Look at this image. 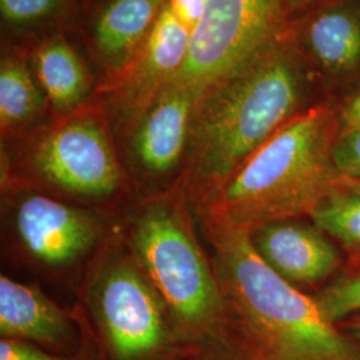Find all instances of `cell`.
<instances>
[{
    "label": "cell",
    "instance_id": "cell-22",
    "mask_svg": "<svg viewBox=\"0 0 360 360\" xmlns=\"http://www.w3.org/2000/svg\"><path fill=\"white\" fill-rule=\"evenodd\" d=\"M360 129V92L348 102L339 117V134Z\"/></svg>",
    "mask_w": 360,
    "mask_h": 360
},
{
    "label": "cell",
    "instance_id": "cell-5",
    "mask_svg": "<svg viewBox=\"0 0 360 360\" xmlns=\"http://www.w3.org/2000/svg\"><path fill=\"white\" fill-rule=\"evenodd\" d=\"M13 142V150L1 146L0 180L116 217L138 198L102 104H86Z\"/></svg>",
    "mask_w": 360,
    "mask_h": 360
},
{
    "label": "cell",
    "instance_id": "cell-6",
    "mask_svg": "<svg viewBox=\"0 0 360 360\" xmlns=\"http://www.w3.org/2000/svg\"><path fill=\"white\" fill-rule=\"evenodd\" d=\"M3 260L32 278L75 294L115 235L119 217L77 206L11 180H0Z\"/></svg>",
    "mask_w": 360,
    "mask_h": 360
},
{
    "label": "cell",
    "instance_id": "cell-9",
    "mask_svg": "<svg viewBox=\"0 0 360 360\" xmlns=\"http://www.w3.org/2000/svg\"><path fill=\"white\" fill-rule=\"evenodd\" d=\"M191 32L165 3L141 51L107 98L104 110L117 139L153 103L180 71L190 50Z\"/></svg>",
    "mask_w": 360,
    "mask_h": 360
},
{
    "label": "cell",
    "instance_id": "cell-23",
    "mask_svg": "<svg viewBox=\"0 0 360 360\" xmlns=\"http://www.w3.org/2000/svg\"><path fill=\"white\" fill-rule=\"evenodd\" d=\"M343 334L347 336L348 339L360 347V315L354 316L348 322L343 324Z\"/></svg>",
    "mask_w": 360,
    "mask_h": 360
},
{
    "label": "cell",
    "instance_id": "cell-19",
    "mask_svg": "<svg viewBox=\"0 0 360 360\" xmlns=\"http://www.w3.org/2000/svg\"><path fill=\"white\" fill-rule=\"evenodd\" d=\"M245 348L223 342H188L168 360H247Z\"/></svg>",
    "mask_w": 360,
    "mask_h": 360
},
{
    "label": "cell",
    "instance_id": "cell-2",
    "mask_svg": "<svg viewBox=\"0 0 360 360\" xmlns=\"http://www.w3.org/2000/svg\"><path fill=\"white\" fill-rule=\"evenodd\" d=\"M210 245L233 328L250 356L263 360H360V349L324 319L314 297L260 259L250 231L196 219Z\"/></svg>",
    "mask_w": 360,
    "mask_h": 360
},
{
    "label": "cell",
    "instance_id": "cell-16",
    "mask_svg": "<svg viewBox=\"0 0 360 360\" xmlns=\"http://www.w3.org/2000/svg\"><path fill=\"white\" fill-rule=\"evenodd\" d=\"M322 231L349 250H360V195L343 186L326 198L309 215Z\"/></svg>",
    "mask_w": 360,
    "mask_h": 360
},
{
    "label": "cell",
    "instance_id": "cell-14",
    "mask_svg": "<svg viewBox=\"0 0 360 360\" xmlns=\"http://www.w3.org/2000/svg\"><path fill=\"white\" fill-rule=\"evenodd\" d=\"M306 43L323 70L342 74L360 65V6L345 1L316 13L306 30Z\"/></svg>",
    "mask_w": 360,
    "mask_h": 360
},
{
    "label": "cell",
    "instance_id": "cell-7",
    "mask_svg": "<svg viewBox=\"0 0 360 360\" xmlns=\"http://www.w3.org/2000/svg\"><path fill=\"white\" fill-rule=\"evenodd\" d=\"M283 0H208L191 34L187 59L172 80L199 94L231 75L266 49Z\"/></svg>",
    "mask_w": 360,
    "mask_h": 360
},
{
    "label": "cell",
    "instance_id": "cell-15",
    "mask_svg": "<svg viewBox=\"0 0 360 360\" xmlns=\"http://www.w3.org/2000/svg\"><path fill=\"white\" fill-rule=\"evenodd\" d=\"M51 117L46 94L26 65L6 58L0 68V129L3 142L22 138L40 129Z\"/></svg>",
    "mask_w": 360,
    "mask_h": 360
},
{
    "label": "cell",
    "instance_id": "cell-4",
    "mask_svg": "<svg viewBox=\"0 0 360 360\" xmlns=\"http://www.w3.org/2000/svg\"><path fill=\"white\" fill-rule=\"evenodd\" d=\"M334 144L328 108L297 114L195 210V217L250 232L274 221L309 217L345 183L335 166Z\"/></svg>",
    "mask_w": 360,
    "mask_h": 360
},
{
    "label": "cell",
    "instance_id": "cell-12",
    "mask_svg": "<svg viewBox=\"0 0 360 360\" xmlns=\"http://www.w3.org/2000/svg\"><path fill=\"white\" fill-rule=\"evenodd\" d=\"M165 0H111L95 25V44L114 68H126L141 51Z\"/></svg>",
    "mask_w": 360,
    "mask_h": 360
},
{
    "label": "cell",
    "instance_id": "cell-24",
    "mask_svg": "<svg viewBox=\"0 0 360 360\" xmlns=\"http://www.w3.org/2000/svg\"><path fill=\"white\" fill-rule=\"evenodd\" d=\"M345 186L347 187L348 190L354 191L355 193L360 195V179L359 180H347L345 179Z\"/></svg>",
    "mask_w": 360,
    "mask_h": 360
},
{
    "label": "cell",
    "instance_id": "cell-18",
    "mask_svg": "<svg viewBox=\"0 0 360 360\" xmlns=\"http://www.w3.org/2000/svg\"><path fill=\"white\" fill-rule=\"evenodd\" d=\"M63 0H0L3 19L11 25H30L55 13Z\"/></svg>",
    "mask_w": 360,
    "mask_h": 360
},
{
    "label": "cell",
    "instance_id": "cell-1",
    "mask_svg": "<svg viewBox=\"0 0 360 360\" xmlns=\"http://www.w3.org/2000/svg\"><path fill=\"white\" fill-rule=\"evenodd\" d=\"M303 90L294 56L271 41L247 65L202 91L193 105L181 174L193 211L300 114Z\"/></svg>",
    "mask_w": 360,
    "mask_h": 360
},
{
    "label": "cell",
    "instance_id": "cell-13",
    "mask_svg": "<svg viewBox=\"0 0 360 360\" xmlns=\"http://www.w3.org/2000/svg\"><path fill=\"white\" fill-rule=\"evenodd\" d=\"M35 67L51 119L71 115L87 104L90 77L77 51L65 39L53 38L43 43L35 53Z\"/></svg>",
    "mask_w": 360,
    "mask_h": 360
},
{
    "label": "cell",
    "instance_id": "cell-21",
    "mask_svg": "<svg viewBox=\"0 0 360 360\" xmlns=\"http://www.w3.org/2000/svg\"><path fill=\"white\" fill-rule=\"evenodd\" d=\"M208 0H166V4L174 16L191 34L206 11Z\"/></svg>",
    "mask_w": 360,
    "mask_h": 360
},
{
    "label": "cell",
    "instance_id": "cell-20",
    "mask_svg": "<svg viewBox=\"0 0 360 360\" xmlns=\"http://www.w3.org/2000/svg\"><path fill=\"white\" fill-rule=\"evenodd\" d=\"M334 163L347 180L360 179V129L339 134L335 139Z\"/></svg>",
    "mask_w": 360,
    "mask_h": 360
},
{
    "label": "cell",
    "instance_id": "cell-8",
    "mask_svg": "<svg viewBox=\"0 0 360 360\" xmlns=\"http://www.w3.org/2000/svg\"><path fill=\"white\" fill-rule=\"evenodd\" d=\"M199 92L169 80L117 139L138 198L167 193L181 181L193 105Z\"/></svg>",
    "mask_w": 360,
    "mask_h": 360
},
{
    "label": "cell",
    "instance_id": "cell-3",
    "mask_svg": "<svg viewBox=\"0 0 360 360\" xmlns=\"http://www.w3.org/2000/svg\"><path fill=\"white\" fill-rule=\"evenodd\" d=\"M198 230L181 181L167 193L136 198L119 217L123 242L166 304L180 338L245 347Z\"/></svg>",
    "mask_w": 360,
    "mask_h": 360
},
{
    "label": "cell",
    "instance_id": "cell-25",
    "mask_svg": "<svg viewBox=\"0 0 360 360\" xmlns=\"http://www.w3.org/2000/svg\"><path fill=\"white\" fill-rule=\"evenodd\" d=\"M247 360H263V359H257V358H252V356H250V358H248V359Z\"/></svg>",
    "mask_w": 360,
    "mask_h": 360
},
{
    "label": "cell",
    "instance_id": "cell-17",
    "mask_svg": "<svg viewBox=\"0 0 360 360\" xmlns=\"http://www.w3.org/2000/svg\"><path fill=\"white\" fill-rule=\"evenodd\" d=\"M71 309L82 338L77 352L68 355L53 354L28 342L0 339V360H104L99 342L84 311L77 302L72 303Z\"/></svg>",
    "mask_w": 360,
    "mask_h": 360
},
{
    "label": "cell",
    "instance_id": "cell-11",
    "mask_svg": "<svg viewBox=\"0 0 360 360\" xmlns=\"http://www.w3.org/2000/svg\"><path fill=\"white\" fill-rule=\"evenodd\" d=\"M260 259L287 283L311 287L331 276L340 263L339 251L314 223L288 219L250 232Z\"/></svg>",
    "mask_w": 360,
    "mask_h": 360
},
{
    "label": "cell",
    "instance_id": "cell-10",
    "mask_svg": "<svg viewBox=\"0 0 360 360\" xmlns=\"http://www.w3.org/2000/svg\"><path fill=\"white\" fill-rule=\"evenodd\" d=\"M0 339L28 342L53 354H74L80 330L72 309L62 307L38 282L0 275Z\"/></svg>",
    "mask_w": 360,
    "mask_h": 360
}]
</instances>
